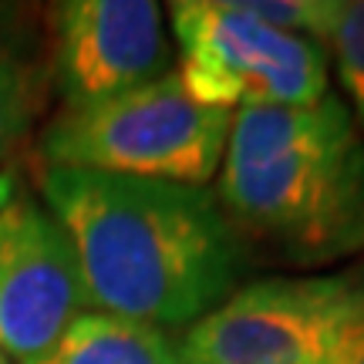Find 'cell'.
I'll return each mask as SVG.
<instances>
[{
  "instance_id": "obj_1",
  "label": "cell",
  "mask_w": 364,
  "mask_h": 364,
  "mask_svg": "<svg viewBox=\"0 0 364 364\" xmlns=\"http://www.w3.org/2000/svg\"><path fill=\"white\" fill-rule=\"evenodd\" d=\"M38 189L75 247L91 311L169 331L236 290L247 247L216 193L54 166H41Z\"/></svg>"
},
{
  "instance_id": "obj_2",
  "label": "cell",
  "mask_w": 364,
  "mask_h": 364,
  "mask_svg": "<svg viewBox=\"0 0 364 364\" xmlns=\"http://www.w3.org/2000/svg\"><path fill=\"white\" fill-rule=\"evenodd\" d=\"M216 203L236 236L287 263L364 253V139L348 105L236 108Z\"/></svg>"
},
{
  "instance_id": "obj_3",
  "label": "cell",
  "mask_w": 364,
  "mask_h": 364,
  "mask_svg": "<svg viewBox=\"0 0 364 364\" xmlns=\"http://www.w3.org/2000/svg\"><path fill=\"white\" fill-rule=\"evenodd\" d=\"M230 125L233 112L196 102L179 75L169 71L122 98L58 112L41 132L38 156L41 166L54 169L206 189L223 166Z\"/></svg>"
},
{
  "instance_id": "obj_4",
  "label": "cell",
  "mask_w": 364,
  "mask_h": 364,
  "mask_svg": "<svg viewBox=\"0 0 364 364\" xmlns=\"http://www.w3.org/2000/svg\"><path fill=\"white\" fill-rule=\"evenodd\" d=\"M364 324V273L236 287L179 338L186 364H348Z\"/></svg>"
},
{
  "instance_id": "obj_5",
  "label": "cell",
  "mask_w": 364,
  "mask_h": 364,
  "mask_svg": "<svg viewBox=\"0 0 364 364\" xmlns=\"http://www.w3.org/2000/svg\"><path fill=\"white\" fill-rule=\"evenodd\" d=\"M186 91L209 108H307L327 95V51L257 21L240 0L169 4Z\"/></svg>"
},
{
  "instance_id": "obj_6",
  "label": "cell",
  "mask_w": 364,
  "mask_h": 364,
  "mask_svg": "<svg viewBox=\"0 0 364 364\" xmlns=\"http://www.w3.org/2000/svg\"><path fill=\"white\" fill-rule=\"evenodd\" d=\"M48 21L44 71L61 112L112 102L169 75L172 41L156 0H65Z\"/></svg>"
},
{
  "instance_id": "obj_7",
  "label": "cell",
  "mask_w": 364,
  "mask_h": 364,
  "mask_svg": "<svg viewBox=\"0 0 364 364\" xmlns=\"http://www.w3.org/2000/svg\"><path fill=\"white\" fill-rule=\"evenodd\" d=\"M75 247L41 196L27 189L0 209V351L41 364L88 314Z\"/></svg>"
},
{
  "instance_id": "obj_8",
  "label": "cell",
  "mask_w": 364,
  "mask_h": 364,
  "mask_svg": "<svg viewBox=\"0 0 364 364\" xmlns=\"http://www.w3.org/2000/svg\"><path fill=\"white\" fill-rule=\"evenodd\" d=\"M41 364H186V358L166 327L88 311Z\"/></svg>"
},
{
  "instance_id": "obj_9",
  "label": "cell",
  "mask_w": 364,
  "mask_h": 364,
  "mask_svg": "<svg viewBox=\"0 0 364 364\" xmlns=\"http://www.w3.org/2000/svg\"><path fill=\"white\" fill-rule=\"evenodd\" d=\"M48 71L7 11H0V166L24 142L44 102Z\"/></svg>"
},
{
  "instance_id": "obj_10",
  "label": "cell",
  "mask_w": 364,
  "mask_h": 364,
  "mask_svg": "<svg viewBox=\"0 0 364 364\" xmlns=\"http://www.w3.org/2000/svg\"><path fill=\"white\" fill-rule=\"evenodd\" d=\"M324 41L334 51L341 85L364 125V0H338Z\"/></svg>"
},
{
  "instance_id": "obj_11",
  "label": "cell",
  "mask_w": 364,
  "mask_h": 364,
  "mask_svg": "<svg viewBox=\"0 0 364 364\" xmlns=\"http://www.w3.org/2000/svg\"><path fill=\"white\" fill-rule=\"evenodd\" d=\"M240 7L284 34L311 38L321 44L327 38L338 0H240Z\"/></svg>"
},
{
  "instance_id": "obj_12",
  "label": "cell",
  "mask_w": 364,
  "mask_h": 364,
  "mask_svg": "<svg viewBox=\"0 0 364 364\" xmlns=\"http://www.w3.org/2000/svg\"><path fill=\"white\" fill-rule=\"evenodd\" d=\"M17 193H21V179H17V172H14V169H0V209L7 206Z\"/></svg>"
},
{
  "instance_id": "obj_13",
  "label": "cell",
  "mask_w": 364,
  "mask_h": 364,
  "mask_svg": "<svg viewBox=\"0 0 364 364\" xmlns=\"http://www.w3.org/2000/svg\"><path fill=\"white\" fill-rule=\"evenodd\" d=\"M348 364H364V324H361V334H358V344H354L351 361H348Z\"/></svg>"
},
{
  "instance_id": "obj_14",
  "label": "cell",
  "mask_w": 364,
  "mask_h": 364,
  "mask_svg": "<svg viewBox=\"0 0 364 364\" xmlns=\"http://www.w3.org/2000/svg\"><path fill=\"white\" fill-rule=\"evenodd\" d=\"M0 364H14V361H11V358H7L4 351H0Z\"/></svg>"
}]
</instances>
